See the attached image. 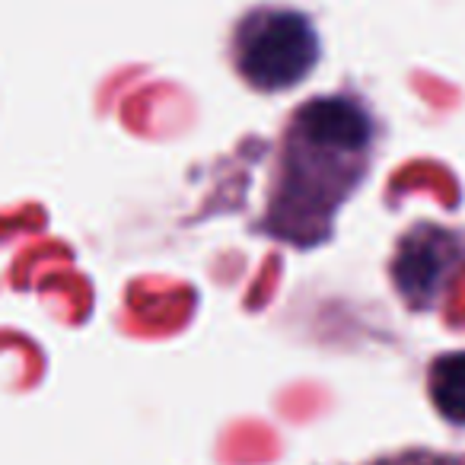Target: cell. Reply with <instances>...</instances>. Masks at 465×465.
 Returning a JSON list of instances; mask_svg holds the SVG:
<instances>
[{
  "instance_id": "6da1fadb",
  "label": "cell",
  "mask_w": 465,
  "mask_h": 465,
  "mask_svg": "<svg viewBox=\"0 0 465 465\" xmlns=\"http://www.w3.org/2000/svg\"><path fill=\"white\" fill-rule=\"evenodd\" d=\"M373 147V118L351 96H312L281 134L265 230L287 246L310 249L331 230Z\"/></svg>"
},
{
  "instance_id": "3957f363",
  "label": "cell",
  "mask_w": 465,
  "mask_h": 465,
  "mask_svg": "<svg viewBox=\"0 0 465 465\" xmlns=\"http://www.w3.org/2000/svg\"><path fill=\"white\" fill-rule=\"evenodd\" d=\"M430 399L443 418H450L452 424H465V351L433 361Z\"/></svg>"
},
{
  "instance_id": "7a4b0ae2",
  "label": "cell",
  "mask_w": 465,
  "mask_h": 465,
  "mask_svg": "<svg viewBox=\"0 0 465 465\" xmlns=\"http://www.w3.org/2000/svg\"><path fill=\"white\" fill-rule=\"evenodd\" d=\"M230 54L236 74L255 93L300 86L322 58L312 20L291 7H255L232 29Z\"/></svg>"
},
{
  "instance_id": "277c9868",
  "label": "cell",
  "mask_w": 465,
  "mask_h": 465,
  "mask_svg": "<svg viewBox=\"0 0 465 465\" xmlns=\"http://www.w3.org/2000/svg\"><path fill=\"white\" fill-rule=\"evenodd\" d=\"M380 465H465V459H452V456H433V452H408V456L389 459Z\"/></svg>"
}]
</instances>
